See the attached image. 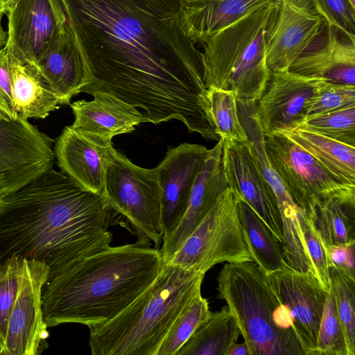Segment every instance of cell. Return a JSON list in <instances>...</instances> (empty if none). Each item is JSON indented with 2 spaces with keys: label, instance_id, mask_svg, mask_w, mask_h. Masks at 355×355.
Instances as JSON below:
<instances>
[{
  "label": "cell",
  "instance_id": "cell-1",
  "mask_svg": "<svg viewBox=\"0 0 355 355\" xmlns=\"http://www.w3.org/2000/svg\"><path fill=\"white\" fill-rule=\"evenodd\" d=\"M88 74L80 93L107 94L144 110L147 122L182 121L215 134L202 52L182 0H60Z\"/></svg>",
  "mask_w": 355,
  "mask_h": 355
},
{
  "label": "cell",
  "instance_id": "cell-2",
  "mask_svg": "<svg viewBox=\"0 0 355 355\" xmlns=\"http://www.w3.org/2000/svg\"><path fill=\"white\" fill-rule=\"evenodd\" d=\"M105 198L53 168L0 196V261L12 255L49 268V279L110 246Z\"/></svg>",
  "mask_w": 355,
  "mask_h": 355
},
{
  "label": "cell",
  "instance_id": "cell-3",
  "mask_svg": "<svg viewBox=\"0 0 355 355\" xmlns=\"http://www.w3.org/2000/svg\"><path fill=\"white\" fill-rule=\"evenodd\" d=\"M163 263L159 249L137 243L110 245L89 255L46 282L42 292L44 320L48 327L103 324L154 282Z\"/></svg>",
  "mask_w": 355,
  "mask_h": 355
},
{
  "label": "cell",
  "instance_id": "cell-4",
  "mask_svg": "<svg viewBox=\"0 0 355 355\" xmlns=\"http://www.w3.org/2000/svg\"><path fill=\"white\" fill-rule=\"evenodd\" d=\"M204 273L164 262L154 282L108 322L89 328L93 355H157L175 320L201 293Z\"/></svg>",
  "mask_w": 355,
  "mask_h": 355
},
{
  "label": "cell",
  "instance_id": "cell-5",
  "mask_svg": "<svg viewBox=\"0 0 355 355\" xmlns=\"http://www.w3.org/2000/svg\"><path fill=\"white\" fill-rule=\"evenodd\" d=\"M217 284L218 297L236 318L250 355H304L288 309L254 261L226 263Z\"/></svg>",
  "mask_w": 355,
  "mask_h": 355
},
{
  "label": "cell",
  "instance_id": "cell-6",
  "mask_svg": "<svg viewBox=\"0 0 355 355\" xmlns=\"http://www.w3.org/2000/svg\"><path fill=\"white\" fill-rule=\"evenodd\" d=\"M273 5L269 0L201 44L207 89L231 91L243 106L257 104L271 73L265 33Z\"/></svg>",
  "mask_w": 355,
  "mask_h": 355
},
{
  "label": "cell",
  "instance_id": "cell-7",
  "mask_svg": "<svg viewBox=\"0 0 355 355\" xmlns=\"http://www.w3.org/2000/svg\"><path fill=\"white\" fill-rule=\"evenodd\" d=\"M49 268L12 255L0 261V355H35L49 337L42 292Z\"/></svg>",
  "mask_w": 355,
  "mask_h": 355
},
{
  "label": "cell",
  "instance_id": "cell-8",
  "mask_svg": "<svg viewBox=\"0 0 355 355\" xmlns=\"http://www.w3.org/2000/svg\"><path fill=\"white\" fill-rule=\"evenodd\" d=\"M104 197L111 209L131 226L137 244L159 249L163 230L155 168L137 166L112 147L106 162Z\"/></svg>",
  "mask_w": 355,
  "mask_h": 355
},
{
  "label": "cell",
  "instance_id": "cell-9",
  "mask_svg": "<svg viewBox=\"0 0 355 355\" xmlns=\"http://www.w3.org/2000/svg\"><path fill=\"white\" fill-rule=\"evenodd\" d=\"M254 261L243 233L239 197L230 187L166 262L205 274L223 262Z\"/></svg>",
  "mask_w": 355,
  "mask_h": 355
},
{
  "label": "cell",
  "instance_id": "cell-10",
  "mask_svg": "<svg viewBox=\"0 0 355 355\" xmlns=\"http://www.w3.org/2000/svg\"><path fill=\"white\" fill-rule=\"evenodd\" d=\"M264 144L272 166L300 209L307 211L327 198L355 195V186L340 182L284 133L264 135Z\"/></svg>",
  "mask_w": 355,
  "mask_h": 355
},
{
  "label": "cell",
  "instance_id": "cell-11",
  "mask_svg": "<svg viewBox=\"0 0 355 355\" xmlns=\"http://www.w3.org/2000/svg\"><path fill=\"white\" fill-rule=\"evenodd\" d=\"M53 143L28 120L0 119V196L52 168Z\"/></svg>",
  "mask_w": 355,
  "mask_h": 355
},
{
  "label": "cell",
  "instance_id": "cell-12",
  "mask_svg": "<svg viewBox=\"0 0 355 355\" xmlns=\"http://www.w3.org/2000/svg\"><path fill=\"white\" fill-rule=\"evenodd\" d=\"M323 22L311 0H274L265 33L266 62L270 71L288 70Z\"/></svg>",
  "mask_w": 355,
  "mask_h": 355
},
{
  "label": "cell",
  "instance_id": "cell-13",
  "mask_svg": "<svg viewBox=\"0 0 355 355\" xmlns=\"http://www.w3.org/2000/svg\"><path fill=\"white\" fill-rule=\"evenodd\" d=\"M6 15L8 55L33 64L67 24L60 0H17Z\"/></svg>",
  "mask_w": 355,
  "mask_h": 355
},
{
  "label": "cell",
  "instance_id": "cell-14",
  "mask_svg": "<svg viewBox=\"0 0 355 355\" xmlns=\"http://www.w3.org/2000/svg\"><path fill=\"white\" fill-rule=\"evenodd\" d=\"M266 274L290 313L293 331L304 355H316L318 330L328 291L313 275L289 266Z\"/></svg>",
  "mask_w": 355,
  "mask_h": 355
},
{
  "label": "cell",
  "instance_id": "cell-15",
  "mask_svg": "<svg viewBox=\"0 0 355 355\" xmlns=\"http://www.w3.org/2000/svg\"><path fill=\"white\" fill-rule=\"evenodd\" d=\"M320 79L288 70L271 71L255 113L264 135L290 132L305 121Z\"/></svg>",
  "mask_w": 355,
  "mask_h": 355
},
{
  "label": "cell",
  "instance_id": "cell-16",
  "mask_svg": "<svg viewBox=\"0 0 355 355\" xmlns=\"http://www.w3.org/2000/svg\"><path fill=\"white\" fill-rule=\"evenodd\" d=\"M208 151L202 145L182 143L168 148L155 168L161 191L163 238L172 233L182 219Z\"/></svg>",
  "mask_w": 355,
  "mask_h": 355
},
{
  "label": "cell",
  "instance_id": "cell-17",
  "mask_svg": "<svg viewBox=\"0 0 355 355\" xmlns=\"http://www.w3.org/2000/svg\"><path fill=\"white\" fill-rule=\"evenodd\" d=\"M223 165L229 187L256 212L282 244L283 227L277 200L254 162L249 139H224Z\"/></svg>",
  "mask_w": 355,
  "mask_h": 355
},
{
  "label": "cell",
  "instance_id": "cell-18",
  "mask_svg": "<svg viewBox=\"0 0 355 355\" xmlns=\"http://www.w3.org/2000/svg\"><path fill=\"white\" fill-rule=\"evenodd\" d=\"M288 70L309 78L355 86V37L324 21Z\"/></svg>",
  "mask_w": 355,
  "mask_h": 355
},
{
  "label": "cell",
  "instance_id": "cell-19",
  "mask_svg": "<svg viewBox=\"0 0 355 355\" xmlns=\"http://www.w3.org/2000/svg\"><path fill=\"white\" fill-rule=\"evenodd\" d=\"M53 151L61 171L85 188L104 196L105 166L112 140L64 128L54 141Z\"/></svg>",
  "mask_w": 355,
  "mask_h": 355
},
{
  "label": "cell",
  "instance_id": "cell-20",
  "mask_svg": "<svg viewBox=\"0 0 355 355\" xmlns=\"http://www.w3.org/2000/svg\"><path fill=\"white\" fill-rule=\"evenodd\" d=\"M224 139L220 138L208 153L193 183L182 219L159 248L163 261H168L196 227L218 196L229 187L223 165Z\"/></svg>",
  "mask_w": 355,
  "mask_h": 355
},
{
  "label": "cell",
  "instance_id": "cell-21",
  "mask_svg": "<svg viewBox=\"0 0 355 355\" xmlns=\"http://www.w3.org/2000/svg\"><path fill=\"white\" fill-rule=\"evenodd\" d=\"M34 64L64 105L88 84L87 68L68 23Z\"/></svg>",
  "mask_w": 355,
  "mask_h": 355
},
{
  "label": "cell",
  "instance_id": "cell-22",
  "mask_svg": "<svg viewBox=\"0 0 355 355\" xmlns=\"http://www.w3.org/2000/svg\"><path fill=\"white\" fill-rule=\"evenodd\" d=\"M93 100L69 104L74 115L72 126L80 131L110 139L130 133L147 120L137 107L107 94L97 92Z\"/></svg>",
  "mask_w": 355,
  "mask_h": 355
},
{
  "label": "cell",
  "instance_id": "cell-23",
  "mask_svg": "<svg viewBox=\"0 0 355 355\" xmlns=\"http://www.w3.org/2000/svg\"><path fill=\"white\" fill-rule=\"evenodd\" d=\"M269 0H182L188 33L202 44Z\"/></svg>",
  "mask_w": 355,
  "mask_h": 355
},
{
  "label": "cell",
  "instance_id": "cell-24",
  "mask_svg": "<svg viewBox=\"0 0 355 355\" xmlns=\"http://www.w3.org/2000/svg\"><path fill=\"white\" fill-rule=\"evenodd\" d=\"M305 212L327 251L355 244V195L324 198Z\"/></svg>",
  "mask_w": 355,
  "mask_h": 355
},
{
  "label": "cell",
  "instance_id": "cell-25",
  "mask_svg": "<svg viewBox=\"0 0 355 355\" xmlns=\"http://www.w3.org/2000/svg\"><path fill=\"white\" fill-rule=\"evenodd\" d=\"M343 183L355 186V146L300 128L282 132Z\"/></svg>",
  "mask_w": 355,
  "mask_h": 355
},
{
  "label": "cell",
  "instance_id": "cell-26",
  "mask_svg": "<svg viewBox=\"0 0 355 355\" xmlns=\"http://www.w3.org/2000/svg\"><path fill=\"white\" fill-rule=\"evenodd\" d=\"M238 196V195H237ZM239 214L244 239L254 261L266 273L288 266L282 245L256 212L239 196Z\"/></svg>",
  "mask_w": 355,
  "mask_h": 355
},
{
  "label": "cell",
  "instance_id": "cell-27",
  "mask_svg": "<svg viewBox=\"0 0 355 355\" xmlns=\"http://www.w3.org/2000/svg\"><path fill=\"white\" fill-rule=\"evenodd\" d=\"M240 335L236 318L226 305L211 312L177 355H226Z\"/></svg>",
  "mask_w": 355,
  "mask_h": 355
},
{
  "label": "cell",
  "instance_id": "cell-28",
  "mask_svg": "<svg viewBox=\"0 0 355 355\" xmlns=\"http://www.w3.org/2000/svg\"><path fill=\"white\" fill-rule=\"evenodd\" d=\"M211 312L207 299L201 293L196 296L178 316L157 355H177L196 330L207 320Z\"/></svg>",
  "mask_w": 355,
  "mask_h": 355
},
{
  "label": "cell",
  "instance_id": "cell-29",
  "mask_svg": "<svg viewBox=\"0 0 355 355\" xmlns=\"http://www.w3.org/2000/svg\"><path fill=\"white\" fill-rule=\"evenodd\" d=\"M329 272L347 355H355V277L333 264L329 265Z\"/></svg>",
  "mask_w": 355,
  "mask_h": 355
},
{
  "label": "cell",
  "instance_id": "cell-30",
  "mask_svg": "<svg viewBox=\"0 0 355 355\" xmlns=\"http://www.w3.org/2000/svg\"><path fill=\"white\" fill-rule=\"evenodd\" d=\"M210 110L219 138L248 141V135L240 121L234 94L216 88L208 89Z\"/></svg>",
  "mask_w": 355,
  "mask_h": 355
},
{
  "label": "cell",
  "instance_id": "cell-31",
  "mask_svg": "<svg viewBox=\"0 0 355 355\" xmlns=\"http://www.w3.org/2000/svg\"><path fill=\"white\" fill-rule=\"evenodd\" d=\"M300 128L355 146V106L309 118Z\"/></svg>",
  "mask_w": 355,
  "mask_h": 355
},
{
  "label": "cell",
  "instance_id": "cell-32",
  "mask_svg": "<svg viewBox=\"0 0 355 355\" xmlns=\"http://www.w3.org/2000/svg\"><path fill=\"white\" fill-rule=\"evenodd\" d=\"M316 355H347L345 338L331 287L319 327Z\"/></svg>",
  "mask_w": 355,
  "mask_h": 355
},
{
  "label": "cell",
  "instance_id": "cell-33",
  "mask_svg": "<svg viewBox=\"0 0 355 355\" xmlns=\"http://www.w3.org/2000/svg\"><path fill=\"white\" fill-rule=\"evenodd\" d=\"M297 218L305 248L315 277L320 284L329 291L330 288L329 272L330 259L327 249L313 228L307 214L300 209Z\"/></svg>",
  "mask_w": 355,
  "mask_h": 355
},
{
  "label": "cell",
  "instance_id": "cell-34",
  "mask_svg": "<svg viewBox=\"0 0 355 355\" xmlns=\"http://www.w3.org/2000/svg\"><path fill=\"white\" fill-rule=\"evenodd\" d=\"M355 106V86L320 80L306 119L327 112Z\"/></svg>",
  "mask_w": 355,
  "mask_h": 355
},
{
  "label": "cell",
  "instance_id": "cell-35",
  "mask_svg": "<svg viewBox=\"0 0 355 355\" xmlns=\"http://www.w3.org/2000/svg\"><path fill=\"white\" fill-rule=\"evenodd\" d=\"M328 24L355 37V7L349 0H311Z\"/></svg>",
  "mask_w": 355,
  "mask_h": 355
},
{
  "label": "cell",
  "instance_id": "cell-36",
  "mask_svg": "<svg viewBox=\"0 0 355 355\" xmlns=\"http://www.w3.org/2000/svg\"><path fill=\"white\" fill-rule=\"evenodd\" d=\"M0 119H19L15 110L9 57L5 46L0 49Z\"/></svg>",
  "mask_w": 355,
  "mask_h": 355
},
{
  "label": "cell",
  "instance_id": "cell-37",
  "mask_svg": "<svg viewBox=\"0 0 355 355\" xmlns=\"http://www.w3.org/2000/svg\"><path fill=\"white\" fill-rule=\"evenodd\" d=\"M328 254L330 264L355 277V244L331 246Z\"/></svg>",
  "mask_w": 355,
  "mask_h": 355
},
{
  "label": "cell",
  "instance_id": "cell-38",
  "mask_svg": "<svg viewBox=\"0 0 355 355\" xmlns=\"http://www.w3.org/2000/svg\"><path fill=\"white\" fill-rule=\"evenodd\" d=\"M226 355H250L248 347L246 343L232 345L227 351Z\"/></svg>",
  "mask_w": 355,
  "mask_h": 355
},
{
  "label": "cell",
  "instance_id": "cell-39",
  "mask_svg": "<svg viewBox=\"0 0 355 355\" xmlns=\"http://www.w3.org/2000/svg\"><path fill=\"white\" fill-rule=\"evenodd\" d=\"M5 14L0 12V49L5 46L7 40V31L4 29L3 25V16Z\"/></svg>",
  "mask_w": 355,
  "mask_h": 355
},
{
  "label": "cell",
  "instance_id": "cell-40",
  "mask_svg": "<svg viewBox=\"0 0 355 355\" xmlns=\"http://www.w3.org/2000/svg\"><path fill=\"white\" fill-rule=\"evenodd\" d=\"M17 0H8L4 7L5 15L6 10L16 1Z\"/></svg>",
  "mask_w": 355,
  "mask_h": 355
},
{
  "label": "cell",
  "instance_id": "cell-41",
  "mask_svg": "<svg viewBox=\"0 0 355 355\" xmlns=\"http://www.w3.org/2000/svg\"><path fill=\"white\" fill-rule=\"evenodd\" d=\"M8 0H0V2L2 5V8H3V10L5 12V10H4V7H5V5L6 4V3L8 2Z\"/></svg>",
  "mask_w": 355,
  "mask_h": 355
},
{
  "label": "cell",
  "instance_id": "cell-42",
  "mask_svg": "<svg viewBox=\"0 0 355 355\" xmlns=\"http://www.w3.org/2000/svg\"><path fill=\"white\" fill-rule=\"evenodd\" d=\"M349 2L351 3V4H352L354 7H355V0H349Z\"/></svg>",
  "mask_w": 355,
  "mask_h": 355
},
{
  "label": "cell",
  "instance_id": "cell-43",
  "mask_svg": "<svg viewBox=\"0 0 355 355\" xmlns=\"http://www.w3.org/2000/svg\"><path fill=\"white\" fill-rule=\"evenodd\" d=\"M0 12H3L5 14L3 10L2 5L1 3V2H0Z\"/></svg>",
  "mask_w": 355,
  "mask_h": 355
}]
</instances>
